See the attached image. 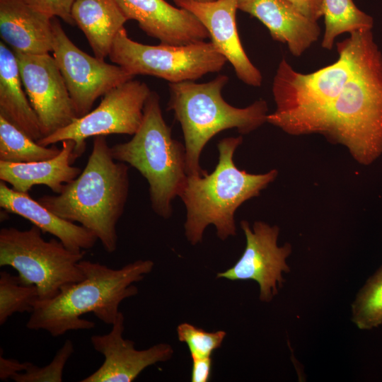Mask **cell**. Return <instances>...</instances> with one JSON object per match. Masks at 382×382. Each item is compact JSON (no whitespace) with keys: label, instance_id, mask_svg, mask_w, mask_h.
Returning a JSON list of instances; mask_svg holds the SVG:
<instances>
[{"label":"cell","instance_id":"ac0fdd59","mask_svg":"<svg viewBox=\"0 0 382 382\" xmlns=\"http://www.w3.org/2000/svg\"><path fill=\"white\" fill-rule=\"evenodd\" d=\"M52 17L23 0H0V34L13 52L45 54L52 52Z\"/></svg>","mask_w":382,"mask_h":382},{"label":"cell","instance_id":"83f0119b","mask_svg":"<svg viewBox=\"0 0 382 382\" xmlns=\"http://www.w3.org/2000/svg\"><path fill=\"white\" fill-rule=\"evenodd\" d=\"M179 341L187 346L191 358L212 357L213 352L221 346L226 335L223 330L207 332L187 323L180 324L177 328Z\"/></svg>","mask_w":382,"mask_h":382},{"label":"cell","instance_id":"cb8c5ba5","mask_svg":"<svg viewBox=\"0 0 382 382\" xmlns=\"http://www.w3.org/2000/svg\"><path fill=\"white\" fill-rule=\"evenodd\" d=\"M61 149L42 146L0 115V161L29 163L56 156Z\"/></svg>","mask_w":382,"mask_h":382},{"label":"cell","instance_id":"5b68a950","mask_svg":"<svg viewBox=\"0 0 382 382\" xmlns=\"http://www.w3.org/2000/svg\"><path fill=\"white\" fill-rule=\"evenodd\" d=\"M363 30L337 42V60L312 73L298 72L282 59L272 87L276 108L267 122L291 135L315 134L353 73Z\"/></svg>","mask_w":382,"mask_h":382},{"label":"cell","instance_id":"d6986e66","mask_svg":"<svg viewBox=\"0 0 382 382\" xmlns=\"http://www.w3.org/2000/svg\"><path fill=\"white\" fill-rule=\"evenodd\" d=\"M0 207L7 213L30 221L42 232L49 233L74 251L90 250L98 238L88 228L54 214L28 193L21 192L0 181Z\"/></svg>","mask_w":382,"mask_h":382},{"label":"cell","instance_id":"277c9868","mask_svg":"<svg viewBox=\"0 0 382 382\" xmlns=\"http://www.w3.org/2000/svg\"><path fill=\"white\" fill-rule=\"evenodd\" d=\"M243 137H226L217 144L214 170L203 175H188L179 196L186 209L185 235L191 245L202 242L207 226L216 228L221 241L236 235L235 213L245 201L257 197L273 182L278 172L253 174L239 169L233 155Z\"/></svg>","mask_w":382,"mask_h":382},{"label":"cell","instance_id":"2e32d148","mask_svg":"<svg viewBox=\"0 0 382 382\" xmlns=\"http://www.w3.org/2000/svg\"><path fill=\"white\" fill-rule=\"evenodd\" d=\"M127 20H134L160 43L185 45L210 38L204 25L190 11L165 0H117Z\"/></svg>","mask_w":382,"mask_h":382},{"label":"cell","instance_id":"4dcf8cb0","mask_svg":"<svg viewBox=\"0 0 382 382\" xmlns=\"http://www.w3.org/2000/svg\"><path fill=\"white\" fill-rule=\"evenodd\" d=\"M192 361L191 370L192 382H207L212 374V359L209 357L191 358Z\"/></svg>","mask_w":382,"mask_h":382},{"label":"cell","instance_id":"d6a6232c","mask_svg":"<svg viewBox=\"0 0 382 382\" xmlns=\"http://www.w3.org/2000/svg\"><path fill=\"white\" fill-rule=\"evenodd\" d=\"M191 1H197V2H200V3H207V2L214 1H216V0H191Z\"/></svg>","mask_w":382,"mask_h":382},{"label":"cell","instance_id":"ffe728a7","mask_svg":"<svg viewBox=\"0 0 382 382\" xmlns=\"http://www.w3.org/2000/svg\"><path fill=\"white\" fill-rule=\"evenodd\" d=\"M75 143L62 141L60 152L54 157L29 163H10L0 161V180L21 192H28L35 185L47 186L56 194L64 185L76 178L82 170L72 166Z\"/></svg>","mask_w":382,"mask_h":382},{"label":"cell","instance_id":"7402d4cb","mask_svg":"<svg viewBox=\"0 0 382 382\" xmlns=\"http://www.w3.org/2000/svg\"><path fill=\"white\" fill-rule=\"evenodd\" d=\"M16 57L0 42V115L37 141L42 137L36 113L23 89Z\"/></svg>","mask_w":382,"mask_h":382},{"label":"cell","instance_id":"5bb4252c","mask_svg":"<svg viewBox=\"0 0 382 382\" xmlns=\"http://www.w3.org/2000/svg\"><path fill=\"white\" fill-rule=\"evenodd\" d=\"M124 330L125 317L120 311L109 332L91 337L93 347L103 356L104 361L81 382H131L147 367L173 357V349L166 343L136 349L132 340L124 338Z\"/></svg>","mask_w":382,"mask_h":382},{"label":"cell","instance_id":"4316f807","mask_svg":"<svg viewBox=\"0 0 382 382\" xmlns=\"http://www.w3.org/2000/svg\"><path fill=\"white\" fill-rule=\"evenodd\" d=\"M74 351L72 341L67 339L49 364L40 367L26 361L24 371L11 379L16 382H61L64 366Z\"/></svg>","mask_w":382,"mask_h":382},{"label":"cell","instance_id":"484cf974","mask_svg":"<svg viewBox=\"0 0 382 382\" xmlns=\"http://www.w3.org/2000/svg\"><path fill=\"white\" fill-rule=\"evenodd\" d=\"M39 300L37 287L23 284L18 276L0 272V325L16 313H32Z\"/></svg>","mask_w":382,"mask_h":382},{"label":"cell","instance_id":"d4e9b609","mask_svg":"<svg viewBox=\"0 0 382 382\" xmlns=\"http://www.w3.org/2000/svg\"><path fill=\"white\" fill-rule=\"evenodd\" d=\"M352 321L360 330L382 324V265L366 280L351 305Z\"/></svg>","mask_w":382,"mask_h":382},{"label":"cell","instance_id":"f1b7e54d","mask_svg":"<svg viewBox=\"0 0 382 382\" xmlns=\"http://www.w3.org/2000/svg\"><path fill=\"white\" fill-rule=\"evenodd\" d=\"M28 5L52 18L58 17L70 25H75L71 8L75 0H23Z\"/></svg>","mask_w":382,"mask_h":382},{"label":"cell","instance_id":"603a6c76","mask_svg":"<svg viewBox=\"0 0 382 382\" xmlns=\"http://www.w3.org/2000/svg\"><path fill=\"white\" fill-rule=\"evenodd\" d=\"M325 30L321 46L331 50L337 36L361 30H372L373 18L352 0H323Z\"/></svg>","mask_w":382,"mask_h":382},{"label":"cell","instance_id":"f546056e","mask_svg":"<svg viewBox=\"0 0 382 382\" xmlns=\"http://www.w3.org/2000/svg\"><path fill=\"white\" fill-rule=\"evenodd\" d=\"M300 13L317 21L323 16V0H288Z\"/></svg>","mask_w":382,"mask_h":382},{"label":"cell","instance_id":"7a4b0ae2","mask_svg":"<svg viewBox=\"0 0 382 382\" xmlns=\"http://www.w3.org/2000/svg\"><path fill=\"white\" fill-rule=\"evenodd\" d=\"M315 134L339 144L359 163L382 154V52L372 30H364L354 69Z\"/></svg>","mask_w":382,"mask_h":382},{"label":"cell","instance_id":"7c38bea8","mask_svg":"<svg viewBox=\"0 0 382 382\" xmlns=\"http://www.w3.org/2000/svg\"><path fill=\"white\" fill-rule=\"evenodd\" d=\"M245 237V250L238 261L225 271L218 272L216 278L231 281L253 280L259 286V299L270 302L277 295L284 282V274L290 272L286 262L292 248L286 243L278 245L279 228L264 221L240 222Z\"/></svg>","mask_w":382,"mask_h":382},{"label":"cell","instance_id":"8992f818","mask_svg":"<svg viewBox=\"0 0 382 382\" xmlns=\"http://www.w3.org/2000/svg\"><path fill=\"white\" fill-rule=\"evenodd\" d=\"M228 81V77L221 74L202 83L194 81L169 83L167 110L173 112L182 128L188 175L207 173L199 165L200 156L218 133L236 129L240 134H246L267 122L265 100L260 99L242 108L225 101L221 91Z\"/></svg>","mask_w":382,"mask_h":382},{"label":"cell","instance_id":"ba28073f","mask_svg":"<svg viewBox=\"0 0 382 382\" xmlns=\"http://www.w3.org/2000/svg\"><path fill=\"white\" fill-rule=\"evenodd\" d=\"M41 233L34 225L27 230L2 228L0 266L16 270L21 282L35 286L39 300L46 301L85 278L79 262L86 250H71L57 238L45 241Z\"/></svg>","mask_w":382,"mask_h":382},{"label":"cell","instance_id":"9a60e30c","mask_svg":"<svg viewBox=\"0 0 382 382\" xmlns=\"http://www.w3.org/2000/svg\"><path fill=\"white\" fill-rule=\"evenodd\" d=\"M175 5L193 14L208 31L211 42L233 66L236 76L244 83L260 87L262 76L250 62L239 38L236 11L239 0H216L200 3L173 0Z\"/></svg>","mask_w":382,"mask_h":382},{"label":"cell","instance_id":"e0dca14e","mask_svg":"<svg viewBox=\"0 0 382 382\" xmlns=\"http://www.w3.org/2000/svg\"><path fill=\"white\" fill-rule=\"evenodd\" d=\"M238 9L256 18L272 38L285 44L293 56H301L318 41L320 28L288 0H239Z\"/></svg>","mask_w":382,"mask_h":382},{"label":"cell","instance_id":"4fadbf2b","mask_svg":"<svg viewBox=\"0 0 382 382\" xmlns=\"http://www.w3.org/2000/svg\"><path fill=\"white\" fill-rule=\"evenodd\" d=\"M13 52L25 91L37 116L42 137L71 124L77 115L54 57L49 54Z\"/></svg>","mask_w":382,"mask_h":382},{"label":"cell","instance_id":"6da1fadb","mask_svg":"<svg viewBox=\"0 0 382 382\" xmlns=\"http://www.w3.org/2000/svg\"><path fill=\"white\" fill-rule=\"evenodd\" d=\"M154 266L152 260H137L114 270L83 259L79 267L85 278L64 286L51 299L37 300L26 328L45 330L52 337L70 330H91L95 323L81 318L88 313L112 325L122 301L137 294L138 288L133 284L141 281Z\"/></svg>","mask_w":382,"mask_h":382},{"label":"cell","instance_id":"3957f363","mask_svg":"<svg viewBox=\"0 0 382 382\" xmlns=\"http://www.w3.org/2000/svg\"><path fill=\"white\" fill-rule=\"evenodd\" d=\"M129 190L127 163L113 158L106 136L94 137L92 151L80 175L55 195L38 202L57 216L93 232L108 253L117 250V225Z\"/></svg>","mask_w":382,"mask_h":382},{"label":"cell","instance_id":"30bf717a","mask_svg":"<svg viewBox=\"0 0 382 382\" xmlns=\"http://www.w3.org/2000/svg\"><path fill=\"white\" fill-rule=\"evenodd\" d=\"M151 92L145 83L129 80L106 93L93 110L41 138L37 143L50 146L72 140L75 143V161L85 151L86 140L89 137L113 134L134 135L141 124L144 107Z\"/></svg>","mask_w":382,"mask_h":382},{"label":"cell","instance_id":"8fae6325","mask_svg":"<svg viewBox=\"0 0 382 382\" xmlns=\"http://www.w3.org/2000/svg\"><path fill=\"white\" fill-rule=\"evenodd\" d=\"M53 57L63 76L77 117L91 111L95 101L134 76L118 65L106 63L81 50L52 18Z\"/></svg>","mask_w":382,"mask_h":382},{"label":"cell","instance_id":"44dd1931","mask_svg":"<svg viewBox=\"0 0 382 382\" xmlns=\"http://www.w3.org/2000/svg\"><path fill=\"white\" fill-rule=\"evenodd\" d=\"M71 16L100 60L109 56L115 36L128 21L117 0H75Z\"/></svg>","mask_w":382,"mask_h":382},{"label":"cell","instance_id":"1f68e13d","mask_svg":"<svg viewBox=\"0 0 382 382\" xmlns=\"http://www.w3.org/2000/svg\"><path fill=\"white\" fill-rule=\"evenodd\" d=\"M25 361L20 362L16 359H6L0 356V379L2 381L11 379L16 374L24 371Z\"/></svg>","mask_w":382,"mask_h":382},{"label":"cell","instance_id":"52a82bcc","mask_svg":"<svg viewBox=\"0 0 382 382\" xmlns=\"http://www.w3.org/2000/svg\"><path fill=\"white\" fill-rule=\"evenodd\" d=\"M110 150L115 160L134 167L147 180L155 214L170 218L171 202L180 196L188 176L186 151L185 145L172 137L156 92L148 97L141 124L133 137L113 145Z\"/></svg>","mask_w":382,"mask_h":382},{"label":"cell","instance_id":"9c48e42d","mask_svg":"<svg viewBox=\"0 0 382 382\" xmlns=\"http://www.w3.org/2000/svg\"><path fill=\"white\" fill-rule=\"evenodd\" d=\"M108 57L134 76L149 75L169 83L195 81L219 72L227 62L212 42L148 45L130 39L125 28L115 36Z\"/></svg>","mask_w":382,"mask_h":382}]
</instances>
